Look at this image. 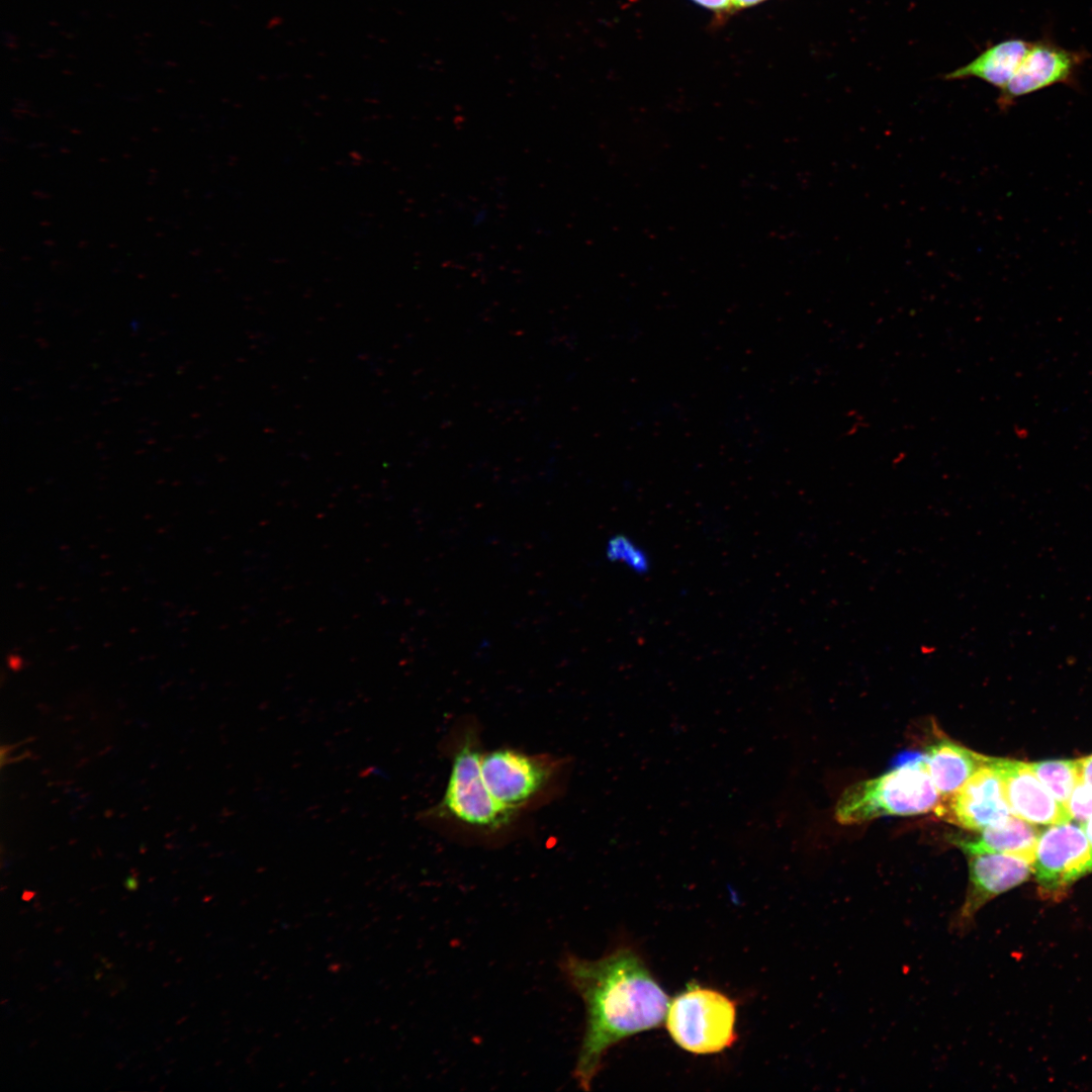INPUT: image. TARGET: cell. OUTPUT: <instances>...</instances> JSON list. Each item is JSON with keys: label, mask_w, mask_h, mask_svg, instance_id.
<instances>
[{"label": "cell", "mask_w": 1092, "mask_h": 1092, "mask_svg": "<svg viewBox=\"0 0 1092 1092\" xmlns=\"http://www.w3.org/2000/svg\"><path fill=\"white\" fill-rule=\"evenodd\" d=\"M562 971L586 1010L574 1078L588 1091L607 1052L629 1036L660 1026L670 1000L630 946L593 961L568 954Z\"/></svg>", "instance_id": "1"}, {"label": "cell", "mask_w": 1092, "mask_h": 1092, "mask_svg": "<svg viewBox=\"0 0 1092 1092\" xmlns=\"http://www.w3.org/2000/svg\"><path fill=\"white\" fill-rule=\"evenodd\" d=\"M940 803L923 754L904 753L885 774L848 786L836 803L834 817L841 825H854L885 816L935 814Z\"/></svg>", "instance_id": "2"}, {"label": "cell", "mask_w": 1092, "mask_h": 1092, "mask_svg": "<svg viewBox=\"0 0 1092 1092\" xmlns=\"http://www.w3.org/2000/svg\"><path fill=\"white\" fill-rule=\"evenodd\" d=\"M736 1003L725 994L697 984L669 1002L665 1016L671 1039L695 1055H712L730 1048L737 1039Z\"/></svg>", "instance_id": "3"}, {"label": "cell", "mask_w": 1092, "mask_h": 1092, "mask_svg": "<svg viewBox=\"0 0 1092 1092\" xmlns=\"http://www.w3.org/2000/svg\"><path fill=\"white\" fill-rule=\"evenodd\" d=\"M481 755L477 737L466 733L454 751L439 810L463 825L495 831L509 824L515 814L502 807L488 792L481 771Z\"/></svg>", "instance_id": "4"}, {"label": "cell", "mask_w": 1092, "mask_h": 1092, "mask_svg": "<svg viewBox=\"0 0 1092 1092\" xmlns=\"http://www.w3.org/2000/svg\"><path fill=\"white\" fill-rule=\"evenodd\" d=\"M1092 873V844L1081 824H1054L1039 833L1032 874L1042 899L1060 901L1080 879Z\"/></svg>", "instance_id": "5"}, {"label": "cell", "mask_w": 1092, "mask_h": 1092, "mask_svg": "<svg viewBox=\"0 0 1092 1092\" xmlns=\"http://www.w3.org/2000/svg\"><path fill=\"white\" fill-rule=\"evenodd\" d=\"M559 762L549 755H530L498 748L481 755V771L492 798L515 814L550 785Z\"/></svg>", "instance_id": "6"}, {"label": "cell", "mask_w": 1092, "mask_h": 1092, "mask_svg": "<svg viewBox=\"0 0 1092 1092\" xmlns=\"http://www.w3.org/2000/svg\"><path fill=\"white\" fill-rule=\"evenodd\" d=\"M969 883L963 905L954 918V928L970 927L976 914L991 900L1026 882L1032 863L1024 857L1003 852L966 854Z\"/></svg>", "instance_id": "7"}, {"label": "cell", "mask_w": 1092, "mask_h": 1092, "mask_svg": "<svg viewBox=\"0 0 1092 1092\" xmlns=\"http://www.w3.org/2000/svg\"><path fill=\"white\" fill-rule=\"evenodd\" d=\"M1011 814L1001 777L989 760L935 812L938 818L971 831L995 825Z\"/></svg>", "instance_id": "8"}, {"label": "cell", "mask_w": 1092, "mask_h": 1092, "mask_svg": "<svg viewBox=\"0 0 1092 1092\" xmlns=\"http://www.w3.org/2000/svg\"><path fill=\"white\" fill-rule=\"evenodd\" d=\"M1086 58L1085 52L1067 50L1052 40L1031 42L1015 74L1001 90L999 105L1004 108L1018 97L1055 84L1074 82Z\"/></svg>", "instance_id": "9"}, {"label": "cell", "mask_w": 1092, "mask_h": 1092, "mask_svg": "<svg viewBox=\"0 0 1092 1092\" xmlns=\"http://www.w3.org/2000/svg\"><path fill=\"white\" fill-rule=\"evenodd\" d=\"M989 764L1001 777L1012 814L1033 825L1072 821L1066 807L1054 798L1027 762L990 756Z\"/></svg>", "instance_id": "10"}, {"label": "cell", "mask_w": 1092, "mask_h": 1092, "mask_svg": "<svg viewBox=\"0 0 1092 1092\" xmlns=\"http://www.w3.org/2000/svg\"><path fill=\"white\" fill-rule=\"evenodd\" d=\"M922 754L941 803L950 799L989 760L988 755L948 738H940L931 743Z\"/></svg>", "instance_id": "11"}, {"label": "cell", "mask_w": 1092, "mask_h": 1092, "mask_svg": "<svg viewBox=\"0 0 1092 1092\" xmlns=\"http://www.w3.org/2000/svg\"><path fill=\"white\" fill-rule=\"evenodd\" d=\"M975 836H952L951 842L965 854L979 852L1011 853L1031 863L1039 836L1033 824L1011 814L1005 820L986 827Z\"/></svg>", "instance_id": "12"}, {"label": "cell", "mask_w": 1092, "mask_h": 1092, "mask_svg": "<svg viewBox=\"0 0 1092 1092\" xmlns=\"http://www.w3.org/2000/svg\"><path fill=\"white\" fill-rule=\"evenodd\" d=\"M1031 42L1021 38L1000 41L979 55L971 63L945 75L947 80L979 78L1003 90L1009 83Z\"/></svg>", "instance_id": "13"}, {"label": "cell", "mask_w": 1092, "mask_h": 1092, "mask_svg": "<svg viewBox=\"0 0 1092 1092\" xmlns=\"http://www.w3.org/2000/svg\"><path fill=\"white\" fill-rule=\"evenodd\" d=\"M1028 764L1054 798L1065 806L1081 779L1078 759L1043 760Z\"/></svg>", "instance_id": "14"}, {"label": "cell", "mask_w": 1092, "mask_h": 1092, "mask_svg": "<svg viewBox=\"0 0 1092 1092\" xmlns=\"http://www.w3.org/2000/svg\"><path fill=\"white\" fill-rule=\"evenodd\" d=\"M607 557L636 573H646L650 567L647 552L636 542L624 535L611 538L606 547Z\"/></svg>", "instance_id": "15"}, {"label": "cell", "mask_w": 1092, "mask_h": 1092, "mask_svg": "<svg viewBox=\"0 0 1092 1092\" xmlns=\"http://www.w3.org/2000/svg\"><path fill=\"white\" fill-rule=\"evenodd\" d=\"M1071 819L1082 824L1092 816V790L1081 779L1065 805Z\"/></svg>", "instance_id": "16"}, {"label": "cell", "mask_w": 1092, "mask_h": 1092, "mask_svg": "<svg viewBox=\"0 0 1092 1092\" xmlns=\"http://www.w3.org/2000/svg\"><path fill=\"white\" fill-rule=\"evenodd\" d=\"M1081 781L1092 790V754L1078 759Z\"/></svg>", "instance_id": "17"}, {"label": "cell", "mask_w": 1092, "mask_h": 1092, "mask_svg": "<svg viewBox=\"0 0 1092 1092\" xmlns=\"http://www.w3.org/2000/svg\"><path fill=\"white\" fill-rule=\"evenodd\" d=\"M699 5L712 10H726L731 8L732 0H693Z\"/></svg>", "instance_id": "18"}, {"label": "cell", "mask_w": 1092, "mask_h": 1092, "mask_svg": "<svg viewBox=\"0 0 1092 1092\" xmlns=\"http://www.w3.org/2000/svg\"><path fill=\"white\" fill-rule=\"evenodd\" d=\"M763 0H732V5L737 8L748 7Z\"/></svg>", "instance_id": "19"}, {"label": "cell", "mask_w": 1092, "mask_h": 1092, "mask_svg": "<svg viewBox=\"0 0 1092 1092\" xmlns=\"http://www.w3.org/2000/svg\"><path fill=\"white\" fill-rule=\"evenodd\" d=\"M1081 826L1085 831L1090 843L1092 844V816L1088 820L1083 822Z\"/></svg>", "instance_id": "20"}, {"label": "cell", "mask_w": 1092, "mask_h": 1092, "mask_svg": "<svg viewBox=\"0 0 1092 1092\" xmlns=\"http://www.w3.org/2000/svg\"><path fill=\"white\" fill-rule=\"evenodd\" d=\"M125 887H126V889H128V890H134V889H136V887H138V881H136V880H134V879H132L131 877H129V878H127V880L125 881Z\"/></svg>", "instance_id": "21"}]
</instances>
